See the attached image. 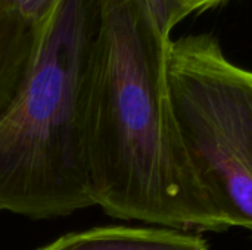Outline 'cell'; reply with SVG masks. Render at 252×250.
Returning a JSON list of instances; mask_svg holds the SVG:
<instances>
[{
    "label": "cell",
    "mask_w": 252,
    "mask_h": 250,
    "mask_svg": "<svg viewBox=\"0 0 252 250\" xmlns=\"http://www.w3.org/2000/svg\"><path fill=\"white\" fill-rule=\"evenodd\" d=\"M167 38L143 0H97L87 181L109 217L185 231L229 230L183 144Z\"/></svg>",
    "instance_id": "1"
},
{
    "label": "cell",
    "mask_w": 252,
    "mask_h": 250,
    "mask_svg": "<svg viewBox=\"0 0 252 250\" xmlns=\"http://www.w3.org/2000/svg\"><path fill=\"white\" fill-rule=\"evenodd\" d=\"M97 0H61L40 24L28 74L0 116V212L32 220L92 206L87 116Z\"/></svg>",
    "instance_id": "2"
},
{
    "label": "cell",
    "mask_w": 252,
    "mask_h": 250,
    "mask_svg": "<svg viewBox=\"0 0 252 250\" xmlns=\"http://www.w3.org/2000/svg\"><path fill=\"white\" fill-rule=\"evenodd\" d=\"M167 84L189 159L227 228L252 234V69L216 35L171 38Z\"/></svg>",
    "instance_id": "3"
},
{
    "label": "cell",
    "mask_w": 252,
    "mask_h": 250,
    "mask_svg": "<svg viewBox=\"0 0 252 250\" xmlns=\"http://www.w3.org/2000/svg\"><path fill=\"white\" fill-rule=\"evenodd\" d=\"M38 250H208V242L196 231L118 225L69 233Z\"/></svg>",
    "instance_id": "4"
},
{
    "label": "cell",
    "mask_w": 252,
    "mask_h": 250,
    "mask_svg": "<svg viewBox=\"0 0 252 250\" xmlns=\"http://www.w3.org/2000/svg\"><path fill=\"white\" fill-rule=\"evenodd\" d=\"M40 24L0 1V116L16 97L32 62Z\"/></svg>",
    "instance_id": "5"
},
{
    "label": "cell",
    "mask_w": 252,
    "mask_h": 250,
    "mask_svg": "<svg viewBox=\"0 0 252 250\" xmlns=\"http://www.w3.org/2000/svg\"><path fill=\"white\" fill-rule=\"evenodd\" d=\"M229 0H167L170 9V19L173 28H176L182 21L190 15L201 13L214 6L226 3Z\"/></svg>",
    "instance_id": "6"
},
{
    "label": "cell",
    "mask_w": 252,
    "mask_h": 250,
    "mask_svg": "<svg viewBox=\"0 0 252 250\" xmlns=\"http://www.w3.org/2000/svg\"><path fill=\"white\" fill-rule=\"evenodd\" d=\"M35 24H41L61 0H0Z\"/></svg>",
    "instance_id": "7"
},
{
    "label": "cell",
    "mask_w": 252,
    "mask_h": 250,
    "mask_svg": "<svg viewBox=\"0 0 252 250\" xmlns=\"http://www.w3.org/2000/svg\"><path fill=\"white\" fill-rule=\"evenodd\" d=\"M152 15V18L155 19L157 25L159 27L161 32L167 37L171 38V31L174 29L171 25V19H170V9H168V3L167 0H143Z\"/></svg>",
    "instance_id": "8"
}]
</instances>
